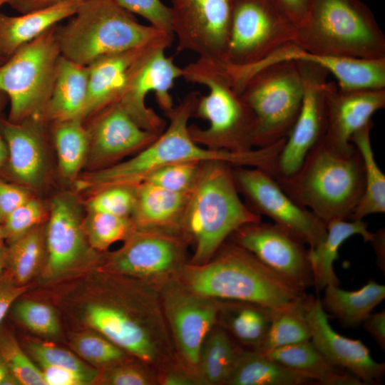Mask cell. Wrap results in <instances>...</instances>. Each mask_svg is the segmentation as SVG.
Segmentation results:
<instances>
[{
    "instance_id": "1",
    "label": "cell",
    "mask_w": 385,
    "mask_h": 385,
    "mask_svg": "<svg viewBox=\"0 0 385 385\" xmlns=\"http://www.w3.org/2000/svg\"><path fill=\"white\" fill-rule=\"evenodd\" d=\"M200 93L198 91L188 93L165 114L169 119L168 128L148 146L128 160L84 175L77 183L79 189L88 190L93 194L112 186H134L165 165L187 161L219 160L233 167H252L270 171L280 149L279 143L235 153L207 148L192 140L188 121L193 116Z\"/></svg>"
},
{
    "instance_id": "2",
    "label": "cell",
    "mask_w": 385,
    "mask_h": 385,
    "mask_svg": "<svg viewBox=\"0 0 385 385\" xmlns=\"http://www.w3.org/2000/svg\"><path fill=\"white\" fill-rule=\"evenodd\" d=\"M175 279L203 297L251 302L274 309L306 295L305 291L230 240H226L208 262H188Z\"/></svg>"
},
{
    "instance_id": "3",
    "label": "cell",
    "mask_w": 385,
    "mask_h": 385,
    "mask_svg": "<svg viewBox=\"0 0 385 385\" xmlns=\"http://www.w3.org/2000/svg\"><path fill=\"white\" fill-rule=\"evenodd\" d=\"M232 168L219 160L201 164L180 227L182 235L194 245L190 264L208 262L235 230L261 220L240 199Z\"/></svg>"
},
{
    "instance_id": "4",
    "label": "cell",
    "mask_w": 385,
    "mask_h": 385,
    "mask_svg": "<svg viewBox=\"0 0 385 385\" xmlns=\"http://www.w3.org/2000/svg\"><path fill=\"white\" fill-rule=\"evenodd\" d=\"M275 180L327 225L351 216L364 190V164L356 147L344 153L319 141L292 176Z\"/></svg>"
},
{
    "instance_id": "5",
    "label": "cell",
    "mask_w": 385,
    "mask_h": 385,
    "mask_svg": "<svg viewBox=\"0 0 385 385\" xmlns=\"http://www.w3.org/2000/svg\"><path fill=\"white\" fill-rule=\"evenodd\" d=\"M183 69L185 81L208 89L207 95L200 93L193 117L208 121L209 125H189L192 140L214 150L242 153L254 149L256 117L235 89L223 63L198 58Z\"/></svg>"
},
{
    "instance_id": "6",
    "label": "cell",
    "mask_w": 385,
    "mask_h": 385,
    "mask_svg": "<svg viewBox=\"0 0 385 385\" xmlns=\"http://www.w3.org/2000/svg\"><path fill=\"white\" fill-rule=\"evenodd\" d=\"M65 25L56 26L61 54L88 66L97 60L173 36L138 22L114 0L85 1Z\"/></svg>"
},
{
    "instance_id": "7",
    "label": "cell",
    "mask_w": 385,
    "mask_h": 385,
    "mask_svg": "<svg viewBox=\"0 0 385 385\" xmlns=\"http://www.w3.org/2000/svg\"><path fill=\"white\" fill-rule=\"evenodd\" d=\"M294 43L323 55L385 58V36L371 9L360 0H309Z\"/></svg>"
},
{
    "instance_id": "8",
    "label": "cell",
    "mask_w": 385,
    "mask_h": 385,
    "mask_svg": "<svg viewBox=\"0 0 385 385\" xmlns=\"http://www.w3.org/2000/svg\"><path fill=\"white\" fill-rule=\"evenodd\" d=\"M231 81L256 117L255 147L286 138L304 97L303 79L296 62L270 64Z\"/></svg>"
},
{
    "instance_id": "9",
    "label": "cell",
    "mask_w": 385,
    "mask_h": 385,
    "mask_svg": "<svg viewBox=\"0 0 385 385\" xmlns=\"http://www.w3.org/2000/svg\"><path fill=\"white\" fill-rule=\"evenodd\" d=\"M56 26L21 46L0 66V91L10 101L11 122L38 118L50 97L61 55Z\"/></svg>"
},
{
    "instance_id": "10",
    "label": "cell",
    "mask_w": 385,
    "mask_h": 385,
    "mask_svg": "<svg viewBox=\"0 0 385 385\" xmlns=\"http://www.w3.org/2000/svg\"><path fill=\"white\" fill-rule=\"evenodd\" d=\"M297 25L274 0H232L225 63L250 66L294 43Z\"/></svg>"
},
{
    "instance_id": "11",
    "label": "cell",
    "mask_w": 385,
    "mask_h": 385,
    "mask_svg": "<svg viewBox=\"0 0 385 385\" xmlns=\"http://www.w3.org/2000/svg\"><path fill=\"white\" fill-rule=\"evenodd\" d=\"M188 244L180 233L135 228L123 245L108 255L106 269L159 287L175 279L188 263Z\"/></svg>"
},
{
    "instance_id": "12",
    "label": "cell",
    "mask_w": 385,
    "mask_h": 385,
    "mask_svg": "<svg viewBox=\"0 0 385 385\" xmlns=\"http://www.w3.org/2000/svg\"><path fill=\"white\" fill-rule=\"evenodd\" d=\"M239 194L255 213L271 218L289 235L314 247L327 234V225L312 211L294 202L266 171L252 167L232 168Z\"/></svg>"
},
{
    "instance_id": "13",
    "label": "cell",
    "mask_w": 385,
    "mask_h": 385,
    "mask_svg": "<svg viewBox=\"0 0 385 385\" xmlns=\"http://www.w3.org/2000/svg\"><path fill=\"white\" fill-rule=\"evenodd\" d=\"M159 292L178 359L198 377L200 351L207 334L217 324L220 300L196 294L175 279L160 286Z\"/></svg>"
},
{
    "instance_id": "14",
    "label": "cell",
    "mask_w": 385,
    "mask_h": 385,
    "mask_svg": "<svg viewBox=\"0 0 385 385\" xmlns=\"http://www.w3.org/2000/svg\"><path fill=\"white\" fill-rule=\"evenodd\" d=\"M172 31L178 51L225 63L232 19V0H170Z\"/></svg>"
},
{
    "instance_id": "15",
    "label": "cell",
    "mask_w": 385,
    "mask_h": 385,
    "mask_svg": "<svg viewBox=\"0 0 385 385\" xmlns=\"http://www.w3.org/2000/svg\"><path fill=\"white\" fill-rule=\"evenodd\" d=\"M294 62L303 79L304 97L299 115L277 157L272 175L274 179L292 176L324 132V86L329 73L313 63Z\"/></svg>"
},
{
    "instance_id": "16",
    "label": "cell",
    "mask_w": 385,
    "mask_h": 385,
    "mask_svg": "<svg viewBox=\"0 0 385 385\" xmlns=\"http://www.w3.org/2000/svg\"><path fill=\"white\" fill-rule=\"evenodd\" d=\"M228 239L299 289L305 291L313 285L305 244L276 224L261 220L247 223Z\"/></svg>"
},
{
    "instance_id": "17",
    "label": "cell",
    "mask_w": 385,
    "mask_h": 385,
    "mask_svg": "<svg viewBox=\"0 0 385 385\" xmlns=\"http://www.w3.org/2000/svg\"><path fill=\"white\" fill-rule=\"evenodd\" d=\"M167 48L156 50L137 71L117 103L140 127L160 135L165 121L145 105L146 96L154 92L156 102L165 114L174 107L170 90L176 79L183 77V69L173 57L165 56Z\"/></svg>"
},
{
    "instance_id": "18",
    "label": "cell",
    "mask_w": 385,
    "mask_h": 385,
    "mask_svg": "<svg viewBox=\"0 0 385 385\" xmlns=\"http://www.w3.org/2000/svg\"><path fill=\"white\" fill-rule=\"evenodd\" d=\"M306 61L315 63L337 81L342 91L385 88V58L364 59L323 55L308 51L294 43L284 45L257 63L245 66H227L233 80L270 64L282 61Z\"/></svg>"
},
{
    "instance_id": "19",
    "label": "cell",
    "mask_w": 385,
    "mask_h": 385,
    "mask_svg": "<svg viewBox=\"0 0 385 385\" xmlns=\"http://www.w3.org/2000/svg\"><path fill=\"white\" fill-rule=\"evenodd\" d=\"M326 122L322 141L337 151L349 153L355 149L353 134L371 120L385 107V88L342 91L334 82L324 86Z\"/></svg>"
},
{
    "instance_id": "20",
    "label": "cell",
    "mask_w": 385,
    "mask_h": 385,
    "mask_svg": "<svg viewBox=\"0 0 385 385\" xmlns=\"http://www.w3.org/2000/svg\"><path fill=\"white\" fill-rule=\"evenodd\" d=\"M173 36L103 57L88 68V85L83 120L117 104L133 77L158 48H169Z\"/></svg>"
},
{
    "instance_id": "21",
    "label": "cell",
    "mask_w": 385,
    "mask_h": 385,
    "mask_svg": "<svg viewBox=\"0 0 385 385\" xmlns=\"http://www.w3.org/2000/svg\"><path fill=\"white\" fill-rule=\"evenodd\" d=\"M311 341L334 366L347 369L364 384H376L385 373V364L375 361L360 340L346 337L330 325L321 300L309 296L307 306Z\"/></svg>"
},
{
    "instance_id": "22",
    "label": "cell",
    "mask_w": 385,
    "mask_h": 385,
    "mask_svg": "<svg viewBox=\"0 0 385 385\" xmlns=\"http://www.w3.org/2000/svg\"><path fill=\"white\" fill-rule=\"evenodd\" d=\"M87 128L90 160L100 169L109 167L152 143L159 135L140 127L118 104L95 115Z\"/></svg>"
},
{
    "instance_id": "23",
    "label": "cell",
    "mask_w": 385,
    "mask_h": 385,
    "mask_svg": "<svg viewBox=\"0 0 385 385\" xmlns=\"http://www.w3.org/2000/svg\"><path fill=\"white\" fill-rule=\"evenodd\" d=\"M46 233V274L55 277L71 269L86 252V235L76 200L68 195L55 197Z\"/></svg>"
},
{
    "instance_id": "24",
    "label": "cell",
    "mask_w": 385,
    "mask_h": 385,
    "mask_svg": "<svg viewBox=\"0 0 385 385\" xmlns=\"http://www.w3.org/2000/svg\"><path fill=\"white\" fill-rule=\"evenodd\" d=\"M42 123L36 118L19 123L0 119V131L8 150L7 170L10 177L24 187H38L46 175Z\"/></svg>"
},
{
    "instance_id": "25",
    "label": "cell",
    "mask_w": 385,
    "mask_h": 385,
    "mask_svg": "<svg viewBox=\"0 0 385 385\" xmlns=\"http://www.w3.org/2000/svg\"><path fill=\"white\" fill-rule=\"evenodd\" d=\"M135 201L130 218L138 229L181 233L189 195L141 183L135 185Z\"/></svg>"
},
{
    "instance_id": "26",
    "label": "cell",
    "mask_w": 385,
    "mask_h": 385,
    "mask_svg": "<svg viewBox=\"0 0 385 385\" xmlns=\"http://www.w3.org/2000/svg\"><path fill=\"white\" fill-rule=\"evenodd\" d=\"M88 85V66L78 64L61 55L51 93L36 118L43 123H53L73 118L82 119Z\"/></svg>"
},
{
    "instance_id": "27",
    "label": "cell",
    "mask_w": 385,
    "mask_h": 385,
    "mask_svg": "<svg viewBox=\"0 0 385 385\" xmlns=\"http://www.w3.org/2000/svg\"><path fill=\"white\" fill-rule=\"evenodd\" d=\"M83 2L67 0L15 16L0 13V53L6 60L23 45L74 15Z\"/></svg>"
},
{
    "instance_id": "28",
    "label": "cell",
    "mask_w": 385,
    "mask_h": 385,
    "mask_svg": "<svg viewBox=\"0 0 385 385\" xmlns=\"http://www.w3.org/2000/svg\"><path fill=\"white\" fill-rule=\"evenodd\" d=\"M321 385H364L356 376L332 364L311 340L260 351Z\"/></svg>"
},
{
    "instance_id": "29",
    "label": "cell",
    "mask_w": 385,
    "mask_h": 385,
    "mask_svg": "<svg viewBox=\"0 0 385 385\" xmlns=\"http://www.w3.org/2000/svg\"><path fill=\"white\" fill-rule=\"evenodd\" d=\"M339 220L327 225L324 240L308 250V259L313 275V285L321 292L329 285L339 286V279L334 270V262L339 257L341 245L353 235H361L369 242L373 232L368 230L367 223L361 220Z\"/></svg>"
},
{
    "instance_id": "30",
    "label": "cell",
    "mask_w": 385,
    "mask_h": 385,
    "mask_svg": "<svg viewBox=\"0 0 385 385\" xmlns=\"http://www.w3.org/2000/svg\"><path fill=\"white\" fill-rule=\"evenodd\" d=\"M324 291L321 301L323 309L346 328L361 325L385 298V286L374 279H369L356 290H345L337 285H329Z\"/></svg>"
},
{
    "instance_id": "31",
    "label": "cell",
    "mask_w": 385,
    "mask_h": 385,
    "mask_svg": "<svg viewBox=\"0 0 385 385\" xmlns=\"http://www.w3.org/2000/svg\"><path fill=\"white\" fill-rule=\"evenodd\" d=\"M222 301L220 300L219 325L241 344L257 350L266 336L274 309L251 302Z\"/></svg>"
},
{
    "instance_id": "32",
    "label": "cell",
    "mask_w": 385,
    "mask_h": 385,
    "mask_svg": "<svg viewBox=\"0 0 385 385\" xmlns=\"http://www.w3.org/2000/svg\"><path fill=\"white\" fill-rule=\"evenodd\" d=\"M311 382L310 379L260 351L240 349L225 385H305Z\"/></svg>"
},
{
    "instance_id": "33",
    "label": "cell",
    "mask_w": 385,
    "mask_h": 385,
    "mask_svg": "<svg viewBox=\"0 0 385 385\" xmlns=\"http://www.w3.org/2000/svg\"><path fill=\"white\" fill-rule=\"evenodd\" d=\"M372 120L355 132L350 142L359 152L364 169V190L349 217L350 220H361L371 214L385 212V175L378 166L371 143Z\"/></svg>"
},
{
    "instance_id": "34",
    "label": "cell",
    "mask_w": 385,
    "mask_h": 385,
    "mask_svg": "<svg viewBox=\"0 0 385 385\" xmlns=\"http://www.w3.org/2000/svg\"><path fill=\"white\" fill-rule=\"evenodd\" d=\"M240 350L228 333L217 324L207 334L200 351L197 375L201 384L225 385Z\"/></svg>"
},
{
    "instance_id": "35",
    "label": "cell",
    "mask_w": 385,
    "mask_h": 385,
    "mask_svg": "<svg viewBox=\"0 0 385 385\" xmlns=\"http://www.w3.org/2000/svg\"><path fill=\"white\" fill-rule=\"evenodd\" d=\"M309 296L298 299L274 310L266 336L260 348L265 351L311 339L307 317V306Z\"/></svg>"
},
{
    "instance_id": "36",
    "label": "cell",
    "mask_w": 385,
    "mask_h": 385,
    "mask_svg": "<svg viewBox=\"0 0 385 385\" xmlns=\"http://www.w3.org/2000/svg\"><path fill=\"white\" fill-rule=\"evenodd\" d=\"M53 138L61 173L69 179L76 178L89 151V133L83 120L53 123Z\"/></svg>"
},
{
    "instance_id": "37",
    "label": "cell",
    "mask_w": 385,
    "mask_h": 385,
    "mask_svg": "<svg viewBox=\"0 0 385 385\" xmlns=\"http://www.w3.org/2000/svg\"><path fill=\"white\" fill-rule=\"evenodd\" d=\"M43 232L37 226L6 247L5 275L19 285H25L38 269L44 253Z\"/></svg>"
},
{
    "instance_id": "38",
    "label": "cell",
    "mask_w": 385,
    "mask_h": 385,
    "mask_svg": "<svg viewBox=\"0 0 385 385\" xmlns=\"http://www.w3.org/2000/svg\"><path fill=\"white\" fill-rule=\"evenodd\" d=\"M83 227L90 246L98 251L124 241L135 229L130 217L94 211H88Z\"/></svg>"
},
{
    "instance_id": "39",
    "label": "cell",
    "mask_w": 385,
    "mask_h": 385,
    "mask_svg": "<svg viewBox=\"0 0 385 385\" xmlns=\"http://www.w3.org/2000/svg\"><path fill=\"white\" fill-rule=\"evenodd\" d=\"M72 346L83 359L105 369L127 361V353L100 333L78 334Z\"/></svg>"
},
{
    "instance_id": "40",
    "label": "cell",
    "mask_w": 385,
    "mask_h": 385,
    "mask_svg": "<svg viewBox=\"0 0 385 385\" xmlns=\"http://www.w3.org/2000/svg\"><path fill=\"white\" fill-rule=\"evenodd\" d=\"M0 357L19 384L46 385L41 370L31 361L15 337L0 328Z\"/></svg>"
},
{
    "instance_id": "41",
    "label": "cell",
    "mask_w": 385,
    "mask_h": 385,
    "mask_svg": "<svg viewBox=\"0 0 385 385\" xmlns=\"http://www.w3.org/2000/svg\"><path fill=\"white\" fill-rule=\"evenodd\" d=\"M202 163L187 161L167 165L150 173L142 183L190 195L197 180Z\"/></svg>"
},
{
    "instance_id": "42",
    "label": "cell",
    "mask_w": 385,
    "mask_h": 385,
    "mask_svg": "<svg viewBox=\"0 0 385 385\" xmlns=\"http://www.w3.org/2000/svg\"><path fill=\"white\" fill-rule=\"evenodd\" d=\"M11 309L19 322L36 333L54 336L59 332L58 321L53 309L44 303L17 299Z\"/></svg>"
},
{
    "instance_id": "43",
    "label": "cell",
    "mask_w": 385,
    "mask_h": 385,
    "mask_svg": "<svg viewBox=\"0 0 385 385\" xmlns=\"http://www.w3.org/2000/svg\"><path fill=\"white\" fill-rule=\"evenodd\" d=\"M135 201L134 186L117 185L102 189L88 201V211L130 217Z\"/></svg>"
},
{
    "instance_id": "44",
    "label": "cell",
    "mask_w": 385,
    "mask_h": 385,
    "mask_svg": "<svg viewBox=\"0 0 385 385\" xmlns=\"http://www.w3.org/2000/svg\"><path fill=\"white\" fill-rule=\"evenodd\" d=\"M45 214L43 205L38 200L31 197L3 220L1 227L4 240L9 244L19 239L38 226Z\"/></svg>"
},
{
    "instance_id": "45",
    "label": "cell",
    "mask_w": 385,
    "mask_h": 385,
    "mask_svg": "<svg viewBox=\"0 0 385 385\" xmlns=\"http://www.w3.org/2000/svg\"><path fill=\"white\" fill-rule=\"evenodd\" d=\"M28 350L40 364H46L70 369L94 380L98 377V371L88 366L71 351L54 344L31 342L28 344Z\"/></svg>"
},
{
    "instance_id": "46",
    "label": "cell",
    "mask_w": 385,
    "mask_h": 385,
    "mask_svg": "<svg viewBox=\"0 0 385 385\" xmlns=\"http://www.w3.org/2000/svg\"><path fill=\"white\" fill-rule=\"evenodd\" d=\"M101 381L111 385L158 384L156 371L143 362L138 365L125 361L106 369Z\"/></svg>"
},
{
    "instance_id": "47",
    "label": "cell",
    "mask_w": 385,
    "mask_h": 385,
    "mask_svg": "<svg viewBox=\"0 0 385 385\" xmlns=\"http://www.w3.org/2000/svg\"><path fill=\"white\" fill-rule=\"evenodd\" d=\"M114 1L128 12L143 16L155 29L173 34L170 7L165 5L160 0H114Z\"/></svg>"
},
{
    "instance_id": "48",
    "label": "cell",
    "mask_w": 385,
    "mask_h": 385,
    "mask_svg": "<svg viewBox=\"0 0 385 385\" xmlns=\"http://www.w3.org/2000/svg\"><path fill=\"white\" fill-rule=\"evenodd\" d=\"M31 198L28 190L21 185L6 182L0 178V218L6 216Z\"/></svg>"
},
{
    "instance_id": "49",
    "label": "cell",
    "mask_w": 385,
    "mask_h": 385,
    "mask_svg": "<svg viewBox=\"0 0 385 385\" xmlns=\"http://www.w3.org/2000/svg\"><path fill=\"white\" fill-rule=\"evenodd\" d=\"M46 385H85L94 381L90 376L62 367L40 364Z\"/></svg>"
},
{
    "instance_id": "50",
    "label": "cell",
    "mask_w": 385,
    "mask_h": 385,
    "mask_svg": "<svg viewBox=\"0 0 385 385\" xmlns=\"http://www.w3.org/2000/svg\"><path fill=\"white\" fill-rule=\"evenodd\" d=\"M25 285H19L5 274L0 279V328L3 322L19 297L26 292Z\"/></svg>"
},
{
    "instance_id": "51",
    "label": "cell",
    "mask_w": 385,
    "mask_h": 385,
    "mask_svg": "<svg viewBox=\"0 0 385 385\" xmlns=\"http://www.w3.org/2000/svg\"><path fill=\"white\" fill-rule=\"evenodd\" d=\"M158 383L161 385H197L199 378L182 364L169 367L157 374Z\"/></svg>"
},
{
    "instance_id": "52",
    "label": "cell",
    "mask_w": 385,
    "mask_h": 385,
    "mask_svg": "<svg viewBox=\"0 0 385 385\" xmlns=\"http://www.w3.org/2000/svg\"><path fill=\"white\" fill-rule=\"evenodd\" d=\"M378 346L385 350V310L371 313L361 324Z\"/></svg>"
},
{
    "instance_id": "53",
    "label": "cell",
    "mask_w": 385,
    "mask_h": 385,
    "mask_svg": "<svg viewBox=\"0 0 385 385\" xmlns=\"http://www.w3.org/2000/svg\"><path fill=\"white\" fill-rule=\"evenodd\" d=\"M297 26L305 17L309 0H274Z\"/></svg>"
},
{
    "instance_id": "54",
    "label": "cell",
    "mask_w": 385,
    "mask_h": 385,
    "mask_svg": "<svg viewBox=\"0 0 385 385\" xmlns=\"http://www.w3.org/2000/svg\"><path fill=\"white\" fill-rule=\"evenodd\" d=\"M65 1L67 0H9V4L12 9L23 14L46 9Z\"/></svg>"
},
{
    "instance_id": "55",
    "label": "cell",
    "mask_w": 385,
    "mask_h": 385,
    "mask_svg": "<svg viewBox=\"0 0 385 385\" xmlns=\"http://www.w3.org/2000/svg\"><path fill=\"white\" fill-rule=\"evenodd\" d=\"M374 250L376 257V264L379 268L385 273V232L381 229L373 232L372 237L369 242Z\"/></svg>"
},
{
    "instance_id": "56",
    "label": "cell",
    "mask_w": 385,
    "mask_h": 385,
    "mask_svg": "<svg viewBox=\"0 0 385 385\" xmlns=\"http://www.w3.org/2000/svg\"><path fill=\"white\" fill-rule=\"evenodd\" d=\"M6 96L0 91V113L5 106ZM8 157V150L6 142L0 131V169L6 164Z\"/></svg>"
},
{
    "instance_id": "57",
    "label": "cell",
    "mask_w": 385,
    "mask_h": 385,
    "mask_svg": "<svg viewBox=\"0 0 385 385\" xmlns=\"http://www.w3.org/2000/svg\"><path fill=\"white\" fill-rule=\"evenodd\" d=\"M16 384H19L18 381L12 375L4 361L0 357V385Z\"/></svg>"
},
{
    "instance_id": "58",
    "label": "cell",
    "mask_w": 385,
    "mask_h": 385,
    "mask_svg": "<svg viewBox=\"0 0 385 385\" xmlns=\"http://www.w3.org/2000/svg\"><path fill=\"white\" fill-rule=\"evenodd\" d=\"M6 267V247L0 246V279L3 276Z\"/></svg>"
},
{
    "instance_id": "59",
    "label": "cell",
    "mask_w": 385,
    "mask_h": 385,
    "mask_svg": "<svg viewBox=\"0 0 385 385\" xmlns=\"http://www.w3.org/2000/svg\"><path fill=\"white\" fill-rule=\"evenodd\" d=\"M1 220L0 218V246L4 245V237H3V233H2V227H1Z\"/></svg>"
},
{
    "instance_id": "60",
    "label": "cell",
    "mask_w": 385,
    "mask_h": 385,
    "mask_svg": "<svg viewBox=\"0 0 385 385\" xmlns=\"http://www.w3.org/2000/svg\"><path fill=\"white\" fill-rule=\"evenodd\" d=\"M9 0H0V7L4 4H9Z\"/></svg>"
},
{
    "instance_id": "61",
    "label": "cell",
    "mask_w": 385,
    "mask_h": 385,
    "mask_svg": "<svg viewBox=\"0 0 385 385\" xmlns=\"http://www.w3.org/2000/svg\"><path fill=\"white\" fill-rule=\"evenodd\" d=\"M6 61V59L0 53V66Z\"/></svg>"
}]
</instances>
